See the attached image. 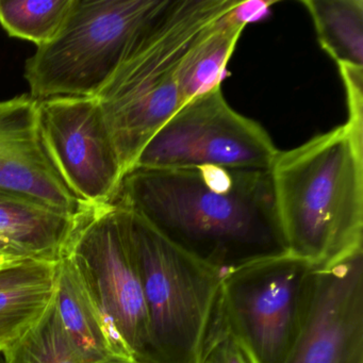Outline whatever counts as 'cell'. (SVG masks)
Segmentation results:
<instances>
[{
    "instance_id": "cell-4",
    "label": "cell",
    "mask_w": 363,
    "mask_h": 363,
    "mask_svg": "<svg viewBox=\"0 0 363 363\" xmlns=\"http://www.w3.org/2000/svg\"><path fill=\"white\" fill-rule=\"evenodd\" d=\"M167 0H73L57 35L27 60L30 96L96 97Z\"/></svg>"
},
{
    "instance_id": "cell-23",
    "label": "cell",
    "mask_w": 363,
    "mask_h": 363,
    "mask_svg": "<svg viewBox=\"0 0 363 363\" xmlns=\"http://www.w3.org/2000/svg\"><path fill=\"white\" fill-rule=\"evenodd\" d=\"M0 363H8L7 354L5 350H0Z\"/></svg>"
},
{
    "instance_id": "cell-22",
    "label": "cell",
    "mask_w": 363,
    "mask_h": 363,
    "mask_svg": "<svg viewBox=\"0 0 363 363\" xmlns=\"http://www.w3.org/2000/svg\"><path fill=\"white\" fill-rule=\"evenodd\" d=\"M0 252H5V254L13 255V256L22 257V258H25V257L21 256L18 252H16L5 240L1 239L0 238ZM29 259V258H27Z\"/></svg>"
},
{
    "instance_id": "cell-17",
    "label": "cell",
    "mask_w": 363,
    "mask_h": 363,
    "mask_svg": "<svg viewBox=\"0 0 363 363\" xmlns=\"http://www.w3.org/2000/svg\"><path fill=\"white\" fill-rule=\"evenodd\" d=\"M5 350L8 363H84L63 327L54 297L41 318Z\"/></svg>"
},
{
    "instance_id": "cell-11",
    "label": "cell",
    "mask_w": 363,
    "mask_h": 363,
    "mask_svg": "<svg viewBox=\"0 0 363 363\" xmlns=\"http://www.w3.org/2000/svg\"><path fill=\"white\" fill-rule=\"evenodd\" d=\"M0 190L75 218L95 208L80 201L57 171L42 141L38 101L27 95L0 101Z\"/></svg>"
},
{
    "instance_id": "cell-5",
    "label": "cell",
    "mask_w": 363,
    "mask_h": 363,
    "mask_svg": "<svg viewBox=\"0 0 363 363\" xmlns=\"http://www.w3.org/2000/svg\"><path fill=\"white\" fill-rule=\"evenodd\" d=\"M114 205L139 269L156 362L196 363L224 277L176 247L128 208Z\"/></svg>"
},
{
    "instance_id": "cell-8",
    "label": "cell",
    "mask_w": 363,
    "mask_h": 363,
    "mask_svg": "<svg viewBox=\"0 0 363 363\" xmlns=\"http://www.w3.org/2000/svg\"><path fill=\"white\" fill-rule=\"evenodd\" d=\"M65 257L133 359L157 363L139 269L114 203L93 208L82 218Z\"/></svg>"
},
{
    "instance_id": "cell-3",
    "label": "cell",
    "mask_w": 363,
    "mask_h": 363,
    "mask_svg": "<svg viewBox=\"0 0 363 363\" xmlns=\"http://www.w3.org/2000/svg\"><path fill=\"white\" fill-rule=\"evenodd\" d=\"M235 0H167L135 35L96 99L124 176L150 138L184 105L180 67L193 42Z\"/></svg>"
},
{
    "instance_id": "cell-20",
    "label": "cell",
    "mask_w": 363,
    "mask_h": 363,
    "mask_svg": "<svg viewBox=\"0 0 363 363\" xmlns=\"http://www.w3.org/2000/svg\"><path fill=\"white\" fill-rule=\"evenodd\" d=\"M347 97L348 122L354 140L363 145V67L340 65Z\"/></svg>"
},
{
    "instance_id": "cell-1",
    "label": "cell",
    "mask_w": 363,
    "mask_h": 363,
    "mask_svg": "<svg viewBox=\"0 0 363 363\" xmlns=\"http://www.w3.org/2000/svg\"><path fill=\"white\" fill-rule=\"evenodd\" d=\"M114 203L223 277L289 254L269 169L135 167Z\"/></svg>"
},
{
    "instance_id": "cell-13",
    "label": "cell",
    "mask_w": 363,
    "mask_h": 363,
    "mask_svg": "<svg viewBox=\"0 0 363 363\" xmlns=\"http://www.w3.org/2000/svg\"><path fill=\"white\" fill-rule=\"evenodd\" d=\"M54 299L63 327L84 363L135 360L130 350L91 298L67 257L59 262Z\"/></svg>"
},
{
    "instance_id": "cell-16",
    "label": "cell",
    "mask_w": 363,
    "mask_h": 363,
    "mask_svg": "<svg viewBox=\"0 0 363 363\" xmlns=\"http://www.w3.org/2000/svg\"><path fill=\"white\" fill-rule=\"evenodd\" d=\"M323 50L337 65L363 67L362 0H303Z\"/></svg>"
},
{
    "instance_id": "cell-14",
    "label": "cell",
    "mask_w": 363,
    "mask_h": 363,
    "mask_svg": "<svg viewBox=\"0 0 363 363\" xmlns=\"http://www.w3.org/2000/svg\"><path fill=\"white\" fill-rule=\"evenodd\" d=\"M273 4L239 1L231 11L201 31L180 67L178 84L184 105L220 86L225 67L246 25Z\"/></svg>"
},
{
    "instance_id": "cell-15",
    "label": "cell",
    "mask_w": 363,
    "mask_h": 363,
    "mask_svg": "<svg viewBox=\"0 0 363 363\" xmlns=\"http://www.w3.org/2000/svg\"><path fill=\"white\" fill-rule=\"evenodd\" d=\"M58 265L25 259L0 267V350H7L48 309Z\"/></svg>"
},
{
    "instance_id": "cell-18",
    "label": "cell",
    "mask_w": 363,
    "mask_h": 363,
    "mask_svg": "<svg viewBox=\"0 0 363 363\" xmlns=\"http://www.w3.org/2000/svg\"><path fill=\"white\" fill-rule=\"evenodd\" d=\"M72 3L73 0H0V25L11 37L40 48L54 39Z\"/></svg>"
},
{
    "instance_id": "cell-2",
    "label": "cell",
    "mask_w": 363,
    "mask_h": 363,
    "mask_svg": "<svg viewBox=\"0 0 363 363\" xmlns=\"http://www.w3.org/2000/svg\"><path fill=\"white\" fill-rule=\"evenodd\" d=\"M269 172L289 254L325 267L363 250V145L347 124L278 152Z\"/></svg>"
},
{
    "instance_id": "cell-6",
    "label": "cell",
    "mask_w": 363,
    "mask_h": 363,
    "mask_svg": "<svg viewBox=\"0 0 363 363\" xmlns=\"http://www.w3.org/2000/svg\"><path fill=\"white\" fill-rule=\"evenodd\" d=\"M314 267L286 254L227 274L220 303L254 363H284L301 330Z\"/></svg>"
},
{
    "instance_id": "cell-9",
    "label": "cell",
    "mask_w": 363,
    "mask_h": 363,
    "mask_svg": "<svg viewBox=\"0 0 363 363\" xmlns=\"http://www.w3.org/2000/svg\"><path fill=\"white\" fill-rule=\"evenodd\" d=\"M40 133L72 192L90 207L113 205L124 171L96 97L38 101Z\"/></svg>"
},
{
    "instance_id": "cell-21",
    "label": "cell",
    "mask_w": 363,
    "mask_h": 363,
    "mask_svg": "<svg viewBox=\"0 0 363 363\" xmlns=\"http://www.w3.org/2000/svg\"><path fill=\"white\" fill-rule=\"evenodd\" d=\"M25 259L27 258H22V257L13 256V255L5 254V252H0V267L12 264V263L18 262V261L25 260Z\"/></svg>"
},
{
    "instance_id": "cell-19",
    "label": "cell",
    "mask_w": 363,
    "mask_h": 363,
    "mask_svg": "<svg viewBox=\"0 0 363 363\" xmlns=\"http://www.w3.org/2000/svg\"><path fill=\"white\" fill-rule=\"evenodd\" d=\"M196 363H254L227 323L220 294L203 335Z\"/></svg>"
},
{
    "instance_id": "cell-12",
    "label": "cell",
    "mask_w": 363,
    "mask_h": 363,
    "mask_svg": "<svg viewBox=\"0 0 363 363\" xmlns=\"http://www.w3.org/2000/svg\"><path fill=\"white\" fill-rule=\"evenodd\" d=\"M84 216L75 218L25 195L0 190V238L25 258L60 262Z\"/></svg>"
},
{
    "instance_id": "cell-10",
    "label": "cell",
    "mask_w": 363,
    "mask_h": 363,
    "mask_svg": "<svg viewBox=\"0 0 363 363\" xmlns=\"http://www.w3.org/2000/svg\"><path fill=\"white\" fill-rule=\"evenodd\" d=\"M284 363H363V250L314 267L303 324Z\"/></svg>"
},
{
    "instance_id": "cell-24",
    "label": "cell",
    "mask_w": 363,
    "mask_h": 363,
    "mask_svg": "<svg viewBox=\"0 0 363 363\" xmlns=\"http://www.w3.org/2000/svg\"><path fill=\"white\" fill-rule=\"evenodd\" d=\"M116 363H144V362H139V361L131 360V361H123V362H116Z\"/></svg>"
},
{
    "instance_id": "cell-7",
    "label": "cell",
    "mask_w": 363,
    "mask_h": 363,
    "mask_svg": "<svg viewBox=\"0 0 363 363\" xmlns=\"http://www.w3.org/2000/svg\"><path fill=\"white\" fill-rule=\"evenodd\" d=\"M278 152L262 126L228 105L220 86L182 105L150 138L133 169H269Z\"/></svg>"
}]
</instances>
